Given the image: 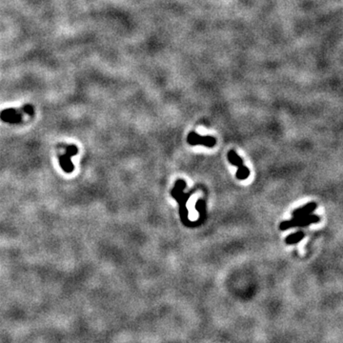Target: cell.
I'll use <instances>...</instances> for the list:
<instances>
[{
    "instance_id": "1",
    "label": "cell",
    "mask_w": 343,
    "mask_h": 343,
    "mask_svg": "<svg viewBox=\"0 0 343 343\" xmlns=\"http://www.w3.org/2000/svg\"><path fill=\"white\" fill-rule=\"evenodd\" d=\"M186 187V183L182 179L176 180L174 184V188L172 190V196L174 197V199L178 202L179 204V214H180V219L182 223L187 226V227H194L196 226V224L189 222L188 220V210L186 208V202L188 198L191 196V194L185 195L182 191Z\"/></svg>"
},
{
    "instance_id": "2",
    "label": "cell",
    "mask_w": 343,
    "mask_h": 343,
    "mask_svg": "<svg viewBox=\"0 0 343 343\" xmlns=\"http://www.w3.org/2000/svg\"><path fill=\"white\" fill-rule=\"evenodd\" d=\"M319 221V218L316 215H308L305 217H299V218H294L291 221H284L279 225V229L282 231H286L290 228L294 227H306L314 223H318Z\"/></svg>"
},
{
    "instance_id": "3",
    "label": "cell",
    "mask_w": 343,
    "mask_h": 343,
    "mask_svg": "<svg viewBox=\"0 0 343 343\" xmlns=\"http://www.w3.org/2000/svg\"><path fill=\"white\" fill-rule=\"evenodd\" d=\"M227 157H228V161L232 165L238 167V171H237V173H236L237 178L240 179V180H245V179H247L249 177V175H250V170L243 164V159L234 150L229 151V153L227 154Z\"/></svg>"
},
{
    "instance_id": "4",
    "label": "cell",
    "mask_w": 343,
    "mask_h": 343,
    "mask_svg": "<svg viewBox=\"0 0 343 343\" xmlns=\"http://www.w3.org/2000/svg\"><path fill=\"white\" fill-rule=\"evenodd\" d=\"M78 153L77 147L72 144L65 148L64 154L59 155V164L62 170L65 172H72L74 171V164L72 162V156L76 155Z\"/></svg>"
},
{
    "instance_id": "5",
    "label": "cell",
    "mask_w": 343,
    "mask_h": 343,
    "mask_svg": "<svg viewBox=\"0 0 343 343\" xmlns=\"http://www.w3.org/2000/svg\"><path fill=\"white\" fill-rule=\"evenodd\" d=\"M187 141L190 145H203L205 147L213 148L217 144V139L211 136H200L195 132H192L188 135Z\"/></svg>"
},
{
    "instance_id": "6",
    "label": "cell",
    "mask_w": 343,
    "mask_h": 343,
    "mask_svg": "<svg viewBox=\"0 0 343 343\" xmlns=\"http://www.w3.org/2000/svg\"><path fill=\"white\" fill-rule=\"evenodd\" d=\"M0 120L10 124H18L23 120V113L21 110L18 111L14 108L5 109L0 113Z\"/></svg>"
},
{
    "instance_id": "7",
    "label": "cell",
    "mask_w": 343,
    "mask_h": 343,
    "mask_svg": "<svg viewBox=\"0 0 343 343\" xmlns=\"http://www.w3.org/2000/svg\"><path fill=\"white\" fill-rule=\"evenodd\" d=\"M317 203L315 202H310L293 212V218H299V217H305L310 214H312L316 209H317Z\"/></svg>"
},
{
    "instance_id": "8",
    "label": "cell",
    "mask_w": 343,
    "mask_h": 343,
    "mask_svg": "<svg viewBox=\"0 0 343 343\" xmlns=\"http://www.w3.org/2000/svg\"><path fill=\"white\" fill-rule=\"evenodd\" d=\"M305 237V234L302 231H298L296 233H294L292 235H289L286 239H285V242L288 245H293L295 243L300 242Z\"/></svg>"
},
{
    "instance_id": "9",
    "label": "cell",
    "mask_w": 343,
    "mask_h": 343,
    "mask_svg": "<svg viewBox=\"0 0 343 343\" xmlns=\"http://www.w3.org/2000/svg\"><path fill=\"white\" fill-rule=\"evenodd\" d=\"M21 111H22L23 114L28 115V116H33L34 113V106H33V105H30V104H27V105L23 106V107L21 108Z\"/></svg>"
}]
</instances>
